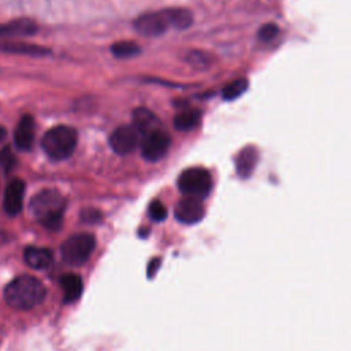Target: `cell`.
Segmentation results:
<instances>
[{
	"mask_svg": "<svg viewBox=\"0 0 351 351\" xmlns=\"http://www.w3.org/2000/svg\"><path fill=\"white\" fill-rule=\"evenodd\" d=\"M47 295L44 284L33 276H21L7 284L4 299L10 307L16 310H30L38 306Z\"/></svg>",
	"mask_w": 351,
	"mask_h": 351,
	"instance_id": "obj_1",
	"label": "cell"
},
{
	"mask_svg": "<svg viewBox=\"0 0 351 351\" xmlns=\"http://www.w3.org/2000/svg\"><path fill=\"white\" fill-rule=\"evenodd\" d=\"M66 200L56 189H43L30 200V213L47 229L56 230L62 225Z\"/></svg>",
	"mask_w": 351,
	"mask_h": 351,
	"instance_id": "obj_2",
	"label": "cell"
},
{
	"mask_svg": "<svg viewBox=\"0 0 351 351\" xmlns=\"http://www.w3.org/2000/svg\"><path fill=\"white\" fill-rule=\"evenodd\" d=\"M41 145L52 160L67 159L75 149L77 132L67 125L53 126L44 134Z\"/></svg>",
	"mask_w": 351,
	"mask_h": 351,
	"instance_id": "obj_3",
	"label": "cell"
},
{
	"mask_svg": "<svg viewBox=\"0 0 351 351\" xmlns=\"http://www.w3.org/2000/svg\"><path fill=\"white\" fill-rule=\"evenodd\" d=\"M177 188L184 196L203 200L211 192L213 178L203 167H189L178 176Z\"/></svg>",
	"mask_w": 351,
	"mask_h": 351,
	"instance_id": "obj_4",
	"label": "cell"
},
{
	"mask_svg": "<svg viewBox=\"0 0 351 351\" xmlns=\"http://www.w3.org/2000/svg\"><path fill=\"white\" fill-rule=\"evenodd\" d=\"M96 241L89 233H77L66 239L60 247V255L64 263L70 266L84 265L92 255Z\"/></svg>",
	"mask_w": 351,
	"mask_h": 351,
	"instance_id": "obj_5",
	"label": "cell"
},
{
	"mask_svg": "<svg viewBox=\"0 0 351 351\" xmlns=\"http://www.w3.org/2000/svg\"><path fill=\"white\" fill-rule=\"evenodd\" d=\"M170 136L160 128L148 133L141 140V155L145 160L156 162L162 159L170 148Z\"/></svg>",
	"mask_w": 351,
	"mask_h": 351,
	"instance_id": "obj_6",
	"label": "cell"
},
{
	"mask_svg": "<svg viewBox=\"0 0 351 351\" xmlns=\"http://www.w3.org/2000/svg\"><path fill=\"white\" fill-rule=\"evenodd\" d=\"M133 25H134L136 32L145 37L162 36L170 27L163 10L143 14L134 21Z\"/></svg>",
	"mask_w": 351,
	"mask_h": 351,
	"instance_id": "obj_7",
	"label": "cell"
},
{
	"mask_svg": "<svg viewBox=\"0 0 351 351\" xmlns=\"http://www.w3.org/2000/svg\"><path fill=\"white\" fill-rule=\"evenodd\" d=\"M140 143V134L133 125L118 126L110 136V145L114 152L128 155L136 149Z\"/></svg>",
	"mask_w": 351,
	"mask_h": 351,
	"instance_id": "obj_8",
	"label": "cell"
},
{
	"mask_svg": "<svg viewBox=\"0 0 351 351\" xmlns=\"http://www.w3.org/2000/svg\"><path fill=\"white\" fill-rule=\"evenodd\" d=\"M174 215L178 222L185 225H193L203 219L204 206L200 199L184 196L177 202L174 208Z\"/></svg>",
	"mask_w": 351,
	"mask_h": 351,
	"instance_id": "obj_9",
	"label": "cell"
},
{
	"mask_svg": "<svg viewBox=\"0 0 351 351\" xmlns=\"http://www.w3.org/2000/svg\"><path fill=\"white\" fill-rule=\"evenodd\" d=\"M25 196V182L21 178H14L8 182L4 192V210L8 215H18L22 210Z\"/></svg>",
	"mask_w": 351,
	"mask_h": 351,
	"instance_id": "obj_10",
	"label": "cell"
},
{
	"mask_svg": "<svg viewBox=\"0 0 351 351\" xmlns=\"http://www.w3.org/2000/svg\"><path fill=\"white\" fill-rule=\"evenodd\" d=\"M34 141V121L30 115H23L14 132V143L18 149L29 151Z\"/></svg>",
	"mask_w": 351,
	"mask_h": 351,
	"instance_id": "obj_11",
	"label": "cell"
},
{
	"mask_svg": "<svg viewBox=\"0 0 351 351\" xmlns=\"http://www.w3.org/2000/svg\"><path fill=\"white\" fill-rule=\"evenodd\" d=\"M23 259L32 269L47 270L53 262L52 252L44 247H26L23 252Z\"/></svg>",
	"mask_w": 351,
	"mask_h": 351,
	"instance_id": "obj_12",
	"label": "cell"
},
{
	"mask_svg": "<svg viewBox=\"0 0 351 351\" xmlns=\"http://www.w3.org/2000/svg\"><path fill=\"white\" fill-rule=\"evenodd\" d=\"M36 32H37L36 23L27 18L15 19L8 23L0 25V38L25 37V36H32Z\"/></svg>",
	"mask_w": 351,
	"mask_h": 351,
	"instance_id": "obj_13",
	"label": "cell"
},
{
	"mask_svg": "<svg viewBox=\"0 0 351 351\" xmlns=\"http://www.w3.org/2000/svg\"><path fill=\"white\" fill-rule=\"evenodd\" d=\"M159 125H160L159 119L156 118V115L152 111H149L144 107L136 108L133 111V126L138 132L140 137H144L148 133L159 129Z\"/></svg>",
	"mask_w": 351,
	"mask_h": 351,
	"instance_id": "obj_14",
	"label": "cell"
},
{
	"mask_svg": "<svg viewBox=\"0 0 351 351\" xmlns=\"http://www.w3.org/2000/svg\"><path fill=\"white\" fill-rule=\"evenodd\" d=\"M258 162V151L255 147H244L236 156V171L241 178H248Z\"/></svg>",
	"mask_w": 351,
	"mask_h": 351,
	"instance_id": "obj_15",
	"label": "cell"
},
{
	"mask_svg": "<svg viewBox=\"0 0 351 351\" xmlns=\"http://www.w3.org/2000/svg\"><path fill=\"white\" fill-rule=\"evenodd\" d=\"M0 52L29 55V56H44L49 53V49L36 44H27V43H0Z\"/></svg>",
	"mask_w": 351,
	"mask_h": 351,
	"instance_id": "obj_16",
	"label": "cell"
},
{
	"mask_svg": "<svg viewBox=\"0 0 351 351\" xmlns=\"http://www.w3.org/2000/svg\"><path fill=\"white\" fill-rule=\"evenodd\" d=\"M60 287L63 289V300L66 303H73L81 296L82 280L77 274H64L60 278Z\"/></svg>",
	"mask_w": 351,
	"mask_h": 351,
	"instance_id": "obj_17",
	"label": "cell"
},
{
	"mask_svg": "<svg viewBox=\"0 0 351 351\" xmlns=\"http://www.w3.org/2000/svg\"><path fill=\"white\" fill-rule=\"evenodd\" d=\"M202 112L196 108H186L174 117V128L181 132H189L200 123Z\"/></svg>",
	"mask_w": 351,
	"mask_h": 351,
	"instance_id": "obj_18",
	"label": "cell"
},
{
	"mask_svg": "<svg viewBox=\"0 0 351 351\" xmlns=\"http://www.w3.org/2000/svg\"><path fill=\"white\" fill-rule=\"evenodd\" d=\"M170 26L176 29H188L193 22V15L186 8H167L163 10Z\"/></svg>",
	"mask_w": 351,
	"mask_h": 351,
	"instance_id": "obj_19",
	"label": "cell"
},
{
	"mask_svg": "<svg viewBox=\"0 0 351 351\" xmlns=\"http://www.w3.org/2000/svg\"><path fill=\"white\" fill-rule=\"evenodd\" d=\"M111 53L118 59H130L140 53V47L133 41H118L111 45Z\"/></svg>",
	"mask_w": 351,
	"mask_h": 351,
	"instance_id": "obj_20",
	"label": "cell"
},
{
	"mask_svg": "<svg viewBox=\"0 0 351 351\" xmlns=\"http://www.w3.org/2000/svg\"><path fill=\"white\" fill-rule=\"evenodd\" d=\"M248 88V81L245 78H239L232 82H229L223 89H222V97L228 101L234 100L240 97Z\"/></svg>",
	"mask_w": 351,
	"mask_h": 351,
	"instance_id": "obj_21",
	"label": "cell"
},
{
	"mask_svg": "<svg viewBox=\"0 0 351 351\" xmlns=\"http://www.w3.org/2000/svg\"><path fill=\"white\" fill-rule=\"evenodd\" d=\"M186 62L193 66L195 69H207L211 63H213V59L208 53L206 52H202V51H192L188 53L186 56Z\"/></svg>",
	"mask_w": 351,
	"mask_h": 351,
	"instance_id": "obj_22",
	"label": "cell"
},
{
	"mask_svg": "<svg viewBox=\"0 0 351 351\" xmlns=\"http://www.w3.org/2000/svg\"><path fill=\"white\" fill-rule=\"evenodd\" d=\"M148 214L151 217L152 221L155 222H160L167 217V210L165 207V204L159 200H152L149 207H148Z\"/></svg>",
	"mask_w": 351,
	"mask_h": 351,
	"instance_id": "obj_23",
	"label": "cell"
},
{
	"mask_svg": "<svg viewBox=\"0 0 351 351\" xmlns=\"http://www.w3.org/2000/svg\"><path fill=\"white\" fill-rule=\"evenodd\" d=\"M277 34H278V26L276 23H266V25H263L261 27L259 33H258L259 38L262 41H265V43H269V41L274 40L277 37Z\"/></svg>",
	"mask_w": 351,
	"mask_h": 351,
	"instance_id": "obj_24",
	"label": "cell"
},
{
	"mask_svg": "<svg viewBox=\"0 0 351 351\" xmlns=\"http://www.w3.org/2000/svg\"><path fill=\"white\" fill-rule=\"evenodd\" d=\"M0 166L8 173L15 166V156L10 151L8 147H5L3 151H0Z\"/></svg>",
	"mask_w": 351,
	"mask_h": 351,
	"instance_id": "obj_25",
	"label": "cell"
},
{
	"mask_svg": "<svg viewBox=\"0 0 351 351\" xmlns=\"http://www.w3.org/2000/svg\"><path fill=\"white\" fill-rule=\"evenodd\" d=\"M81 219L88 223H96V222H100L101 214H100V211H97L95 208H85L81 213Z\"/></svg>",
	"mask_w": 351,
	"mask_h": 351,
	"instance_id": "obj_26",
	"label": "cell"
},
{
	"mask_svg": "<svg viewBox=\"0 0 351 351\" xmlns=\"http://www.w3.org/2000/svg\"><path fill=\"white\" fill-rule=\"evenodd\" d=\"M159 266V263H158V259H155V261H152L151 263H149V267H148V270H147V273H148V276L149 277H152L154 276V273H155V270H156V267Z\"/></svg>",
	"mask_w": 351,
	"mask_h": 351,
	"instance_id": "obj_27",
	"label": "cell"
},
{
	"mask_svg": "<svg viewBox=\"0 0 351 351\" xmlns=\"http://www.w3.org/2000/svg\"><path fill=\"white\" fill-rule=\"evenodd\" d=\"M5 136H7V130L4 129L3 125H0V143L5 138Z\"/></svg>",
	"mask_w": 351,
	"mask_h": 351,
	"instance_id": "obj_28",
	"label": "cell"
}]
</instances>
